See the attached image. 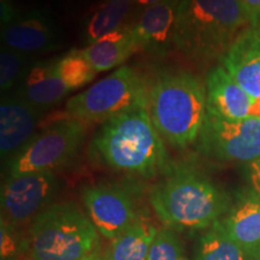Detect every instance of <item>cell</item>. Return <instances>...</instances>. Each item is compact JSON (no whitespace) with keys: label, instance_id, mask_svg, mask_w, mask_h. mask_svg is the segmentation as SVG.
Masks as SVG:
<instances>
[{"label":"cell","instance_id":"6da1fadb","mask_svg":"<svg viewBox=\"0 0 260 260\" xmlns=\"http://www.w3.org/2000/svg\"><path fill=\"white\" fill-rule=\"evenodd\" d=\"M93 152L103 164L145 178L168 168V153L148 107L123 112L103 123L94 136Z\"/></svg>","mask_w":260,"mask_h":260},{"label":"cell","instance_id":"7a4b0ae2","mask_svg":"<svg viewBox=\"0 0 260 260\" xmlns=\"http://www.w3.org/2000/svg\"><path fill=\"white\" fill-rule=\"evenodd\" d=\"M158 218L171 230L209 229L228 210V199L211 180L189 167L168 172L149 195Z\"/></svg>","mask_w":260,"mask_h":260},{"label":"cell","instance_id":"3957f363","mask_svg":"<svg viewBox=\"0 0 260 260\" xmlns=\"http://www.w3.org/2000/svg\"><path fill=\"white\" fill-rule=\"evenodd\" d=\"M148 112L161 138L184 148L200 135L207 113L206 89L189 71H161L148 87Z\"/></svg>","mask_w":260,"mask_h":260},{"label":"cell","instance_id":"277c9868","mask_svg":"<svg viewBox=\"0 0 260 260\" xmlns=\"http://www.w3.org/2000/svg\"><path fill=\"white\" fill-rule=\"evenodd\" d=\"M247 24L252 22L239 0H181L176 51L194 61L223 57Z\"/></svg>","mask_w":260,"mask_h":260},{"label":"cell","instance_id":"5b68a950","mask_svg":"<svg viewBox=\"0 0 260 260\" xmlns=\"http://www.w3.org/2000/svg\"><path fill=\"white\" fill-rule=\"evenodd\" d=\"M29 253L37 260H83L98 251L99 232L75 204H52L30 223Z\"/></svg>","mask_w":260,"mask_h":260},{"label":"cell","instance_id":"8992f818","mask_svg":"<svg viewBox=\"0 0 260 260\" xmlns=\"http://www.w3.org/2000/svg\"><path fill=\"white\" fill-rule=\"evenodd\" d=\"M141 106L148 107V87L139 73L124 65L70 98L65 105L64 117L84 123H104Z\"/></svg>","mask_w":260,"mask_h":260},{"label":"cell","instance_id":"52a82bcc","mask_svg":"<svg viewBox=\"0 0 260 260\" xmlns=\"http://www.w3.org/2000/svg\"><path fill=\"white\" fill-rule=\"evenodd\" d=\"M84 138V122L64 117L51 123L11 158L8 176L54 172L67 167L76 158Z\"/></svg>","mask_w":260,"mask_h":260},{"label":"cell","instance_id":"ba28073f","mask_svg":"<svg viewBox=\"0 0 260 260\" xmlns=\"http://www.w3.org/2000/svg\"><path fill=\"white\" fill-rule=\"evenodd\" d=\"M198 149L220 161L251 164L260 158V118L228 119L207 112Z\"/></svg>","mask_w":260,"mask_h":260},{"label":"cell","instance_id":"9c48e42d","mask_svg":"<svg viewBox=\"0 0 260 260\" xmlns=\"http://www.w3.org/2000/svg\"><path fill=\"white\" fill-rule=\"evenodd\" d=\"M60 187L54 172L8 176L2 186V219L15 226L31 223L50 206Z\"/></svg>","mask_w":260,"mask_h":260},{"label":"cell","instance_id":"30bf717a","mask_svg":"<svg viewBox=\"0 0 260 260\" xmlns=\"http://www.w3.org/2000/svg\"><path fill=\"white\" fill-rule=\"evenodd\" d=\"M89 219L99 234L113 240L140 219L134 199L117 184H90L81 190Z\"/></svg>","mask_w":260,"mask_h":260},{"label":"cell","instance_id":"8fae6325","mask_svg":"<svg viewBox=\"0 0 260 260\" xmlns=\"http://www.w3.org/2000/svg\"><path fill=\"white\" fill-rule=\"evenodd\" d=\"M180 5L181 0H162L144 10L133 25L140 50L154 58L165 57L176 50L175 38Z\"/></svg>","mask_w":260,"mask_h":260},{"label":"cell","instance_id":"7c38bea8","mask_svg":"<svg viewBox=\"0 0 260 260\" xmlns=\"http://www.w3.org/2000/svg\"><path fill=\"white\" fill-rule=\"evenodd\" d=\"M223 68L253 99H260V28H246L222 57Z\"/></svg>","mask_w":260,"mask_h":260},{"label":"cell","instance_id":"4fadbf2b","mask_svg":"<svg viewBox=\"0 0 260 260\" xmlns=\"http://www.w3.org/2000/svg\"><path fill=\"white\" fill-rule=\"evenodd\" d=\"M42 110L19 96H6L0 105L2 158L14 157L34 138Z\"/></svg>","mask_w":260,"mask_h":260},{"label":"cell","instance_id":"5bb4252c","mask_svg":"<svg viewBox=\"0 0 260 260\" xmlns=\"http://www.w3.org/2000/svg\"><path fill=\"white\" fill-rule=\"evenodd\" d=\"M2 34L6 48L22 54L45 53L59 46V35L53 22L38 11L19 15L3 27Z\"/></svg>","mask_w":260,"mask_h":260},{"label":"cell","instance_id":"9a60e30c","mask_svg":"<svg viewBox=\"0 0 260 260\" xmlns=\"http://www.w3.org/2000/svg\"><path fill=\"white\" fill-rule=\"evenodd\" d=\"M207 112L228 119L251 117L254 99L247 94L223 67H214L206 79Z\"/></svg>","mask_w":260,"mask_h":260},{"label":"cell","instance_id":"2e32d148","mask_svg":"<svg viewBox=\"0 0 260 260\" xmlns=\"http://www.w3.org/2000/svg\"><path fill=\"white\" fill-rule=\"evenodd\" d=\"M70 93L56 70V59L28 67L19 82L17 96L40 110L48 109Z\"/></svg>","mask_w":260,"mask_h":260},{"label":"cell","instance_id":"e0dca14e","mask_svg":"<svg viewBox=\"0 0 260 260\" xmlns=\"http://www.w3.org/2000/svg\"><path fill=\"white\" fill-rule=\"evenodd\" d=\"M229 236L253 260L260 253V198L251 190L237 201L222 222Z\"/></svg>","mask_w":260,"mask_h":260},{"label":"cell","instance_id":"ac0fdd59","mask_svg":"<svg viewBox=\"0 0 260 260\" xmlns=\"http://www.w3.org/2000/svg\"><path fill=\"white\" fill-rule=\"evenodd\" d=\"M139 50L133 27L122 25L88 45L83 52L96 73H105L125 63Z\"/></svg>","mask_w":260,"mask_h":260},{"label":"cell","instance_id":"d6986e66","mask_svg":"<svg viewBox=\"0 0 260 260\" xmlns=\"http://www.w3.org/2000/svg\"><path fill=\"white\" fill-rule=\"evenodd\" d=\"M158 228L141 218L112 240L109 260H147Z\"/></svg>","mask_w":260,"mask_h":260},{"label":"cell","instance_id":"ffe728a7","mask_svg":"<svg viewBox=\"0 0 260 260\" xmlns=\"http://www.w3.org/2000/svg\"><path fill=\"white\" fill-rule=\"evenodd\" d=\"M134 5L135 0H104L100 3L86 23L84 39L87 45L121 28Z\"/></svg>","mask_w":260,"mask_h":260},{"label":"cell","instance_id":"44dd1931","mask_svg":"<svg viewBox=\"0 0 260 260\" xmlns=\"http://www.w3.org/2000/svg\"><path fill=\"white\" fill-rule=\"evenodd\" d=\"M195 260H249V258L229 236L222 222L217 220L199 239Z\"/></svg>","mask_w":260,"mask_h":260},{"label":"cell","instance_id":"7402d4cb","mask_svg":"<svg viewBox=\"0 0 260 260\" xmlns=\"http://www.w3.org/2000/svg\"><path fill=\"white\" fill-rule=\"evenodd\" d=\"M56 70L70 92L82 88L96 76V71L83 50H71L57 58Z\"/></svg>","mask_w":260,"mask_h":260},{"label":"cell","instance_id":"603a6c76","mask_svg":"<svg viewBox=\"0 0 260 260\" xmlns=\"http://www.w3.org/2000/svg\"><path fill=\"white\" fill-rule=\"evenodd\" d=\"M147 260H184L183 245L174 230L167 226L158 229Z\"/></svg>","mask_w":260,"mask_h":260},{"label":"cell","instance_id":"cb8c5ba5","mask_svg":"<svg viewBox=\"0 0 260 260\" xmlns=\"http://www.w3.org/2000/svg\"><path fill=\"white\" fill-rule=\"evenodd\" d=\"M27 69L28 67L25 64L24 54L9 50V48L2 50V53H0V88H2V92H8L14 88L16 84H19Z\"/></svg>","mask_w":260,"mask_h":260},{"label":"cell","instance_id":"d4e9b609","mask_svg":"<svg viewBox=\"0 0 260 260\" xmlns=\"http://www.w3.org/2000/svg\"><path fill=\"white\" fill-rule=\"evenodd\" d=\"M16 228L12 224L2 219L0 225V253L2 260H16L19 255L23 254L29 249H24V246L28 247V239H21Z\"/></svg>","mask_w":260,"mask_h":260},{"label":"cell","instance_id":"484cf974","mask_svg":"<svg viewBox=\"0 0 260 260\" xmlns=\"http://www.w3.org/2000/svg\"><path fill=\"white\" fill-rule=\"evenodd\" d=\"M239 2L248 15L253 27H256L260 19V0H239Z\"/></svg>","mask_w":260,"mask_h":260},{"label":"cell","instance_id":"4316f807","mask_svg":"<svg viewBox=\"0 0 260 260\" xmlns=\"http://www.w3.org/2000/svg\"><path fill=\"white\" fill-rule=\"evenodd\" d=\"M249 181L252 191L260 198V158L249 164Z\"/></svg>","mask_w":260,"mask_h":260},{"label":"cell","instance_id":"83f0119b","mask_svg":"<svg viewBox=\"0 0 260 260\" xmlns=\"http://www.w3.org/2000/svg\"><path fill=\"white\" fill-rule=\"evenodd\" d=\"M17 11H16L15 6L11 4L10 0H2V24L3 27L11 23L18 17Z\"/></svg>","mask_w":260,"mask_h":260},{"label":"cell","instance_id":"f1b7e54d","mask_svg":"<svg viewBox=\"0 0 260 260\" xmlns=\"http://www.w3.org/2000/svg\"><path fill=\"white\" fill-rule=\"evenodd\" d=\"M162 0H135V5H139V6H145L146 8H148V6L151 5H154L157 4V3H160Z\"/></svg>","mask_w":260,"mask_h":260},{"label":"cell","instance_id":"f546056e","mask_svg":"<svg viewBox=\"0 0 260 260\" xmlns=\"http://www.w3.org/2000/svg\"><path fill=\"white\" fill-rule=\"evenodd\" d=\"M83 260H109V258H107V255H103L100 252L95 251L94 253H92V254L86 256Z\"/></svg>","mask_w":260,"mask_h":260},{"label":"cell","instance_id":"4dcf8cb0","mask_svg":"<svg viewBox=\"0 0 260 260\" xmlns=\"http://www.w3.org/2000/svg\"><path fill=\"white\" fill-rule=\"evenodd\" d=\"M251 117L260 118V99L254 100V104H253L252 111H251Z\"/></svg>","mask_w":260,"mask_h":260},{"label":"cell","instance_id":"1f68e13d","mask_svg":"<svg viewBox=\"0 0 260 260\" xmlns=\"http://www.w3.org/2000/svg\"><path fill=\"white\" fill-rule=\"evenodd\" d=\"M16 260H37V259H35L34 256H32L30 253H29V251H27V252H24L22 255H19Z\"/></svg>","mask_w":260,"mask_h":260},{"label":"cell","instance_id":"d6a6232c","mask_svg":"<svg viewBox=\"0 0 260 260\" xmlns=\"http://www.w3.org/2000/svg\"><path fill=\"white\" fill-rule=\"evenodd\" d=\"M253 260H260V253H259V255H258V256H255V258L253 259Z\"/></svg>","mask_w":260,"mask_h":260}]
</instances>
